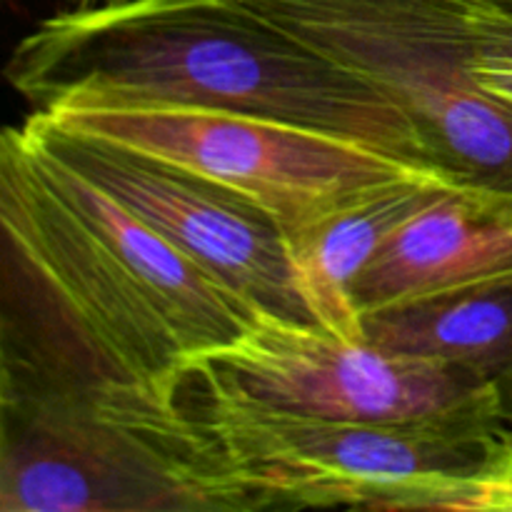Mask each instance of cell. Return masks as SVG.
Instances as JSON below:
<instances>
[{"mask_svg":"<svg viewBox=\"0 0 512 512\" xmlns=\"http://www.w3.org/2000/svg\"><path fill=\"white\" fill-rule=\"evenodd\" d=\"M0 368L178 385L258 310L128 208L30 143L0 138Z\"/></svg>","mask_w":512,"mask_h":512,"instance_id":"1","label":"cell"},{"mask_svg":"<svg viewBox=\"0 0 512 512\" xmlns=\"http://www.w3.org/2000/svg\"><path fill=\"white\" fill-rule=\"evenodd\" d=\"M8 80L38 113L255 115L438 173L398 105L238 0H113L60 10L15 45Z\"/></svg>","mask_w":512,"mask_h":512,"instance_id":"2","label":"cell"},{"mask_svg":"<svg viewBox=\"0 0 512 512\" xmlns=\"http://www.w3.org/2000/svg\"><path fill=\"white\" fill-rule=\"evenodd\" d=\"M185 383H80L0 368V512L273 510Z\"/></svg>","mask_w":512,"mask_h":512,"instance_id":"3","label":"cell"},{"mask_svg":"<svg viewBox=\"0 0 512 512\" xmlns=\"http://www.w3.org/2000/svg\"><path fill=\"white\" fill-rule=\"evenodd\" d=\"M185 393L273 510L490 512L512 450L508 428L288 413L250 398L208 360L190 365Z\"/></svg>","mask_w":512,"mask_h":512,"instance_id":"4","label":"cell"},{"mask_svg":"<svg viewBox=\"0 0 512 512\" xmlns=\"http://www.w3.org/2000/svg\"><path fill=\"white\" fill-rule=\"evenodd\" d=\"M398 105L458 188L512 195V110L473 78L478 13L458 0H238Z\"/></svg>","mask_w":512,"mask_h":512,"instance_id":"5","label":"cell"},{"mask_svg":"<svg viewBox=\"0 0 512 512\" xmlns=\"http://www.w3.org/2000/svg\"><path fill=\"white\" fill-rule=\"evenodd\" d=\"M20 130L258 313L290 323H315L295 285L283 228L253 198L38 110L25 118Z\"/></svg>","mask_w":512,"mask_h":512,"instance_id":"6","label":"cell"},{"mask_svg":"<svg viewBox=\"0 0 512 512\" xmlns=\"http://www.w3.org/2000/svg\"><path fill=\"white\" fill-rule=\"evenodd\" d=\"M208 363L250 398L288 413L348 423L508 428L488 385L465 368L368 338L350 343L315 323L258 313L248 333Z\"/></svg>","mask_w":512,"mask_h":512,"instance_id":"7","label":"cell"},{"mask_svg":"<svg viewBox=\"0 0 512 512\" xmlns=\"http://www.w3.org/2000/svg\"><path fill=\"white\" fill-rule=\"evenodd\" d=\"M48 115L248 195L278 220L285 238L400 175L430 173L350 140L255 115L193 108Z\"/></svg>","mask_w":512,"mask_h":512,"instance_id":"8","label":"cell"},{"mask_svg":"<svg viewBox=\"0 0 512 512\" xmlns=\"http://www.w3.org/2000/svg\"><path fill=\"white\" fill-rule=\"evenodd\" d=\"M512 280V195L450 188L410 218L353 290L363 315Z\"/></svg>","mask_w":512,"mask_h":512,"instance_id":"9","label":"cell"},{"mask_svg":"<svg viewBox=\"0 0 512 512\" xmlns=\"http://www.w3.org/2000/svg\"><path fill=\"white\" fill-rule=\"evenodd\" d=\"M450 188L458 185L443 175H400L285 238L295 285L315 325L350 343L365 338L353 298L360 275L410 218Z\"/></svg>","mask_w":512,"mask_h":512,"instance_id":"10","label":"cell"},{"mask_svg":"<svg viewBox=\"0 0 512 512\" xmlns=\"http://www.w3.org/2000/svg\"><path fill=\"white\" fill-rule=\"evenodd\" d=\"M363 330L390 350L448 360L473 373L512 430V280L365 315Z\"/></svg>","mask_w":512,"mask_h":512,"instance_id":"11","label":"cell"},{"mask_svg":"<svg viewBox=\"0 0 512 512\" xmlns=\"http://www.w3.org/2000/svg\"><path fill=\"white\" fill-rule=\"evenodd\" d=\"M473 78L490 98L512 110V18L510 15L478 13L475 23Z\"/></svg>","mask_w":512,"mask_h":512,"instance_id":"12","label":"cell"},{"mask_svg":"<svg viewBox=\"0 0 512 512\" xmlns=\"http://www.w3.org/2000/svg\"><path fill=\"white\" fill-rule=\"evenodd\" d=\"M493 512H512V450L508 455V463H505L503 473L498 478Z\"/></svg>","mask_w":512,"mask_h":512,"instance_id":"13","label":"cell"},{"mask_svg":"<svg viewBox=\"0 0 512 512\" xmlns=\"http://www.w3.org/2000/svg\"><path fill=\"white\" fill-rule=\"evenodd\" d=\"M458 3L470 5V8L485 10V13L510 15L512 18V0H458Z\"/></svg>","mask_w":512,"mask_h":512,"instance_id":"14","label":"cell"},{"mask_svg":"<svg viewBox=\"0 0 512 512\" xmlns=\"http://www.w3.org/2000/svg\"><path fill=\"white\" fill-rule=\"evenodd\" d=\"M75 5H93V3H113V0H73Z\"/></svg>","mask_w":512,"mask_h":512,"instance_id":"15","label":"cell"}]
</instances>
